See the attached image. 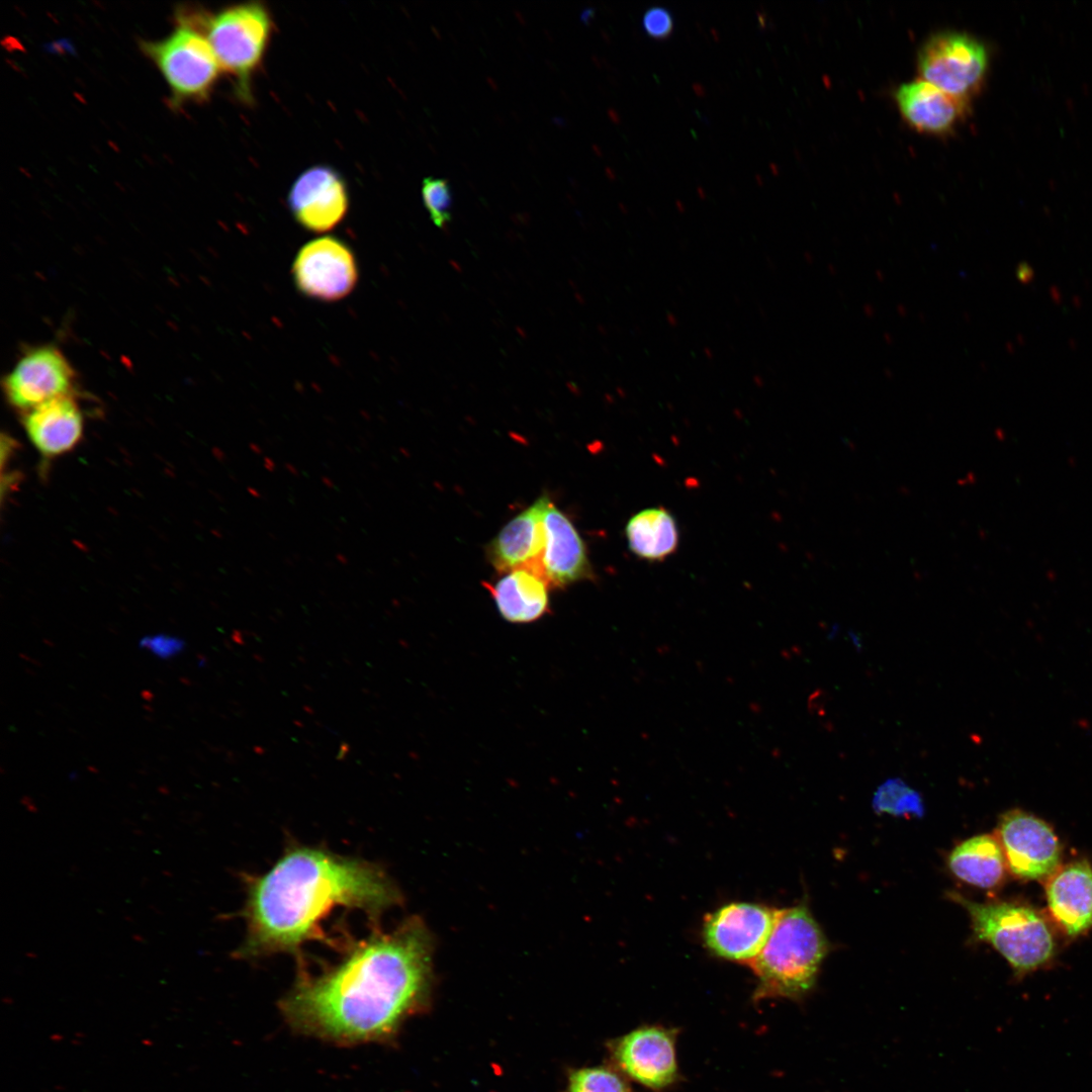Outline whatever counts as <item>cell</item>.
Listing matches in <instances>:
<instances>
[{
  "instance_id": "1",
  "label": "cell",
  "mask_w": 1092,
  "mask_h": 1092,
  "mask_svg": "<svg viewBox=\"0 0 1092 1092\" xmlns=\"http://www.w3.org/2000/svg\"><path fill=\"white\" fill-rule=\"evenodd\" d=\"M433 939L421 919L374 931L331 969L303 975L283 998L289 1024L338 1043L388 1038L429 1002Z\"/></svg>"
},
{
  "instance_id": "2",
  "label": "cell",
  "mask_w": 1092,
  "mask_h": 1092,
  "mask_svg": "<svg viewBox=\"0 0 1092 1092\" xmlns=\"http://www.w3.org/2000/svg\"><path fill=\"white\" fill-rule=\"evenodd\" d=\"M400 898L376 864L320 847L291 846L266 873L249 879L247 934L237 953H296L335 907L359 909L376 918Z\"/></svg>"
},
{
  "instance_id": "3",
  "label": "cell",
  "mask_w": 1092,
  "mask_h": 1092,
  "mask_svg": "<svg viewBox=\"0 0 1092 1092\" xmlns=\"http://www.w3.org/2000/svg\"><path fill=\"white\" fill-rule=\"evenodd\" d=\"M827 951V939L806 905L780 909L767 941L748 965L757 979L755 1000L807 995Z\"/></svg>"
},
{
  "instance_id": "4",
  "label": "cell",
  "mask_w": 1092,
  "mask_h": 1092,
  "mask_svg": "<svg viewBox=\"0 0 1092 1092\" xmlns=\"http://www.w3.org/2000/svg\"><path fill=\"white\" fill-rule=\"evenodd\" d=\"M950 898L967 910L976 938L996 948L1016 975L1039 969L1054 956L1051 927L1032 907L1012 902L978 903L957 893Z\"/></svg>"
},
{
  "instance_id": "5",
  "label": "cell",
  "mask_w": 1092,
  "mask_h": 1092,
  "mask_svg": "<svg viewBox=\"0 0 1092 1092\" xmlns=\"http://www.w3.org/2000/svg\"><path fill=\"white\" fill-rule=\"evenodd\" d=\"M206 36L219 67L236 80L243 99H250V80L266 51L271 20L266 8L249 2L212 15L188 14Z\"/></svg>"
},
{
  "instance_id": "6",
  "label": "cell",
  "mask_w": 1092,
  "mask_h": 1092,
  "mask_svg": "<svg viewBox=\"0 0 1092 1092\" xmlns=\"http://www.w3.org/2000/svg\"><path fill=\"white\" fill-rule=\"evenodd\" d=\"M141 49L167 83L172 106L208 98L220 67L206 36L188 14L177 15V26L168 36L144 40Z\"/></svg>"
},
{
  "instance_id": "7",
  "label": "cell",
  "mask_w": 1092,
  "mask_h": 1092,
  "mask_svg": "<svg viewBox=\"0 0 1092 1092\" xmlns=\"http://www.w3.org/2000/svg\"><path fill=\"white\" fill-rule=\"evenodd\" d=\"M917 68L922 80L971 102L988 69V53L975 37L959 31L932 34L921 47Z\"/></svg>"
},
{
  "instance_id": "8",
  "label": "cell",
  "mask_w": 1092,
  "mask_h": 1092,
  "mask_svg": "<svg viewBox=\"0 0 1092 1092\" xmlns=\"http://www.w3.org/2000/svg\"><path fill=\"white\" fill-rule=\"evenodd\" d=\"M675 1028L646 1024L611 1043L615 1066L627 1079L652 1091H663L679 1079Z\"/></svg>"
},
{
  "instance_id": "9",
  "label": "cell",
  "mask_w": 1092,
  "mask_h": 1092,
  "mask_svg": "<svg viewBox=\"0 0 1092 1092\" xmlns=\"http://www.w3.org/2000/svg\"><path fill=\"white\" fill-rule=\"evenodd\" d=\"M779 911L751 902L726 904L705 916L704 944L720 959L749 965L767 941Z\"/></svg>"
},
{
  "instance_id": "10",
  "label": "cell",
  "mask_w": 1092,
  "mask_h": 1092,
  "mask_svg": "<svg viewBox=\"0 0 1092 1092\" xmlns=\"http://www.w3.org/2000/svg\"><path fill=\"white\" fill-rule=\"evenodd\" d=\"M995 836L1016 878L1046 880L1060 868L1062 848L1055 831L1032 814L1019 809L1003 813Z\"/></svg>"
},
{
  "instance_id": "11",
  "label": "cell",
  "mask_w": 1092,
  "mask_h": 1092,
  "mask_svg": "<svg viewBox=\"0 0 1092 1092\" xmlns=\"http://www.w3.org/2000/svg\"><path fill=\"white\" fill-rule=\"evenodd\" d=\"M297 289L304 295L335 301L355 287L358 270L354 255L341 241L323 237L305 244L292 265Z\"/></svg>"
},
{
  "instance_id": "12",
  "label": "cell",
  "mask_w": 1092,
  "mask_h": 1092,
  "mask_svg": "<svg viewBox=\"0 0 1092 1092\" xmlns=\"http://www.w3.org/2000/svg\"><path fill=\"white\" fill-rule=\"evenodd\" d=\"M74 371L64 356L51 345L30 349L3 380L8 402L25 413L57 397L70 395Z\"/></svg>"
},
{
  "instance_id": "13",
  "label": "cell",
  "mask_w": 1092,
  "mask_h": 1092,
  "mask_svg": "<svg viewBox=\"0 0 1092 1092\" xmlns=\"http://www.w3.org/2000/svg\"><path fill=\"white\" fill-rule=\"evenodd\" d=\"M288 204L297 222L308 231H331L345 217L348 191L340 174L327 166L305 170L294 181Z\"/></svg>"
},
{
  "instance_id": "14",
  "label": "cell",
  "mask_w": 1092,
  "mask_h": 1092,
  "mask_svg": "<svg viewBox=\"0 0 1092 1092\" xmlns=\"http://www.w3.org/2000/svg\"><path fill=\"white\" fill-rule=\"evenodd\" d=\"M549 502L547 494L539 496L508 522L489 542L486 556L495 570L507 573L527 569L542 577L541 557L545 545L543 518Z\"/></svg>"
},
{
  "instance_id": "15",
  "label": "cell",
  "mask_w": 1092,
  "mask_h": 1092,
  "mask_svg": "<svg viewBox=\"0 0 1092 1092\" xmlns=\"http://www.w3.org/2000/svg\"><path fill=\"white\" fill-rule=\"evenodd\" d=\"M543 525L545 545L541 557L542 577L551 587H565L589 579L593 569L586 548L570 519L550 500Z\"/></svg>"
},
{
  "instance_id": "16",
  "label": "cell",
  "mask_w": 1092,
  "mask_h": 1092,
  "mask_svg": "<svg viewBox=\"0 0 1092 1092\" xmlns=\"http://www.w3.org/2000/svg\"><path fill=\"white\" fill-rule=\"evenodd\" d=\"M894 97L904 120L913 129L930 135L953 132L971 111L970 101L922 79L902 84Z\"/></svg>"
},
{
  "instance_id": "17",
  "label": "cell",
  "mask_w": 1092,
  "mask_h": 1092,
  "mask_svg": "<svg viewBox=\"0 0 1092 1092\" xmlns=\"http://www.w3.org/2000/svg\"><path fill=\"white\" fill-rule=\"evenodd\" d=\"M1048 908L1070 936L1092 927V867L1086 859L1060 867L1045 880Z\"/></svg>"
},
{
  "instance_id": "18",
  "label": "cell",
  "mask_w": 1092,
  "mask_h": 1092,
  "mask_svg": "<svg viewBox=\"0 0 1092 1092\" xmlns=\"http://www.w3.org/2000/svg\"><path fill=\"white\" fill-rule=\"evenodd\" d=\"M23 426L32 445L46 458L70 452L83 435V416L71 395L51 399L24 414Z\"/></svg>"
},
{
  "instance_id": "19",
  "label": "cell",
  "mask_w": 1092,
  "mask_h": 1092,
  "mask_svg": "<svg viewBox=\"0 0 1092 1092\" xmlns=\"http://www.w3.org/2000/svg\"><path fill=\"white\" fill-rule=\"evenodd\" d=\"M485 585L498 613L510 623H532L549 612L550 586L530 570H512L493 584Z\"/></svg>"
},
{
  "instance_id": "20",
  "label": "cell",
  "mask_w": 1092,
  "mask_h": 1092,
  "mask_svg": "<svg viewBox=\"0 0 1092 1092\" xmlns=\"http://www.w3.org/2000/svg\"><path fill=\"white\" fill-rule=\"evenodd\" d=\"M947 864L958 879L982 889L997 887L1007 870L997 837L989 834L971 837L957 845L948 855Z\"/></svg>"
},
{
  "instance_id": "21",
  "label": "cell",
  "mask_w": 1092,
  "mask_h": 1092,
  "mask_svg": "<svg viewBox=\"0 0 1092 1092\" xmlns=\"http://www.w3.org/2000/svg\"><path fill=\"white\" fill-rule=\"evenodd\" d=\"M629 550L650 562L662 561L679 543L676 520L664 508H648L633 515L625 527Z\"/></svg>"
},
{
  "instance_id": "22",
  "label": "cell",
  "mask_w": 1092,
  "mask_h": 1092,
  "mask_svg": "<svg viewBox=\"0 0 1092 1092\" xmlns=\"http://www.w3.org/2000/svg\"><path fill=\"white\" fill-rule=\"evenodd\" d=\"M873 808L879 814L897 817L921 818L924 814L921 795L898 778L889 779L877 789Z\"/></svg>"
},
{
  "instance_id": "23",
  "label": "cell",
  "mask_w": 1092,
  "mask_h": 1092,
  "mask_svg": "<svg viewBox=\"0 0 1092 1092\" xmlns=\"http://www.w3.org/2000/svg\"><path fill=\"white\" fill-rule=\"evenodd\" d=\"M567 1092H633L628 1079L608 1067L574 1070L568 1077Z\"/></svg>"
},
{
  "instance_id": "24",
  "label": "cell",
  "mask_w": 1092,
  "mask_h": 1092,
  "mask_svg": "<svg viewBox=\"0 0 1092 1092\" xmlns=\"http://www.w3.org/2000/svg\"><path fill=\"white\" fill-rule=\"evenodd\" d=\"M424 204L434 223L445 226L451 220L452 195L446 179L427 177L423 181Z\"/></svg>"
},
{
  "instance_id": "25",
  "label": "cell",
  "mask_w": 1092,
  "mask_h": 1092,
  "mask_svg": "<svg viewBox=\"0 0 1092 1092\" xmlns=\"http://www.w3.org/2000/svg\"><path fill=\"white\" fill-rule=\"evenodd\" d=\"M141 648L161 659H169L180 654L185 648V641L168 634L148 635L139 642Z\"/></svg>"
},
{
  "instance_id": "26",
  "label": "cell",
  "mask_w": 1092,
  "mask_h": 1092,
  "mask_svg": "<svg viewBox=\"0 0 1092 1092\" xmlns=\"http://www.w3.org/2000/svg\"><path fill=\"white\" fill-rule=\"evenodd\" d=\"M645 32L655 39H666L673 29V18L668 9L653 6L647 9L642 18Z\"/></svg>"
},
{
  "instance_id": "27",
  "label": "cell",
  "mask_w": 1092,
  "mask_h": 1092,
  "mask_svg": "<svg viewBox=\"0 0 1092 1092\" xmlns=\"http://www.w3.org/2000/svg\"><path fill=\"white\" fill-rule=\"evenodd\" d=\"M1032 274V269L1026 264H1020L1017 268V276L1023 282L1029 281Z\"/></svg>"
},
{
  "instance_id": "28",
  "label": "cell",
  "mask_w": 1092,
  "mask_h": 1092,
  "mask_svg": "<svg viewBox=\"0 0 1092 1092\" xmlns=\"http://www.w3.org/2000/svg\"><path fill=\"white\" fill-rule=\"evenodd\" d=\"M264 466H265V467H266V469H268L269 471H273V470H274V468H275V463H274V462H273V460H272V459H270L269 457H265V458H264Z\"/></svg>"
},
{
  "instance_id": "29",
  "label": "cell",
  "mask_w": 1092,
  "mask_h": 1092,
  "mask_svg": "<svg viewBox=\"0 0 1092 1092\" xmlns=\"http://www.w3.org/2000/svg\"><path fill=\"white\" fill-rule=\"evenodd\" d=\"M285 467H286V469H287V470H288V471H289L290 473H292L293 475H297V474H298V471L296 470V468H295V467H294L293 465H290V464H288V463H287V464H285Z\"/></svg>"
},
{
  "instance_id": "30",
  "label": "cell",
  "mask_w": 1092,
  "mask_h": 1092,
  "mask_svg": "<svg viewBox=\"0 0 1092 1092\" xmlns=\"http://www.w3.org/2000/svg\"><path fill=\"white\" fill-rule=\"evenodd\" d=\"M248 490H249V492L251 493L252 496L260 497V492L258 490H256L254 487H249Z\"/></svg>"
},
{
  "instance_id": "31",
  "label": "cell",
  "mask_w": 1092,
  "mask_h": 1092,
  "mask_svg": "<svg viewBox=\"0 0 1092 1092\" xmlns=\"http://www.w3.org/2000/svg\"><path fill=\"white\" fill-rule=\"evenodd\" d=\"M250 448H251V450H253V451H254V452H255L256 454H261V452H262V450H261V448L259 447V445L251 444Z\"/></svg>"
},
{
  "instance_id": "32",
  "label": "cell",
  "mask_w": 1092,
  "mask_h": 1092,
  "mask_svg": "<svg viewBox=\"0 0 1092 1092\" xmlns=\"http://www.w3.org/2000/svg\"><path fill=\"white\" fill-rule=\"evenodd\" d=\"M323 481H324L325 483H327V484H328V486H330V487H332V486H333V482H332L331 480H329V478H327V477H324V478H323Z\"/></svg>"
},
{
  "instance_id": "33",
  "label": "cell",
  "mask_w": 1092,
  "mask_h": 1092,
  "mask_svg": "<svg viewBox=\"0 0 1092 1092\" xmlns=\"http://www.w3.org/2000/svg\"><path fill=\"white\" fill-rule=\"evenodd\" d=\"M337 557H338V560H341V561H342V562H344V563H346V562H347V559H346V557H345V556H343V555H341V554H340V555H338Z\"/></svg>"
}]
</instances>
